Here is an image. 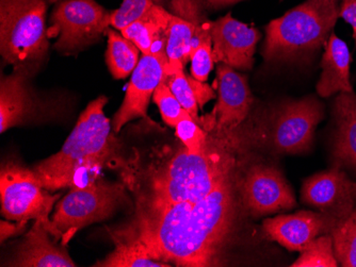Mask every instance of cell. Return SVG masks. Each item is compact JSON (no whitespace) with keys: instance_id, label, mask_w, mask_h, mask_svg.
<instances>
[{"instance_id":"4316f807","label":"cell","mask_w":356,"mask_h":267,"mask_svg":"<svg viewBox=\"0 0 356 267\" xmlns=\"http://www.w3.org/2000/svg\"><path fill=\"white\" fill-rule=\"evenodd\" d=\"M159 6L153 0H123L120 9L110 13V26L121 31L131 24L152 15Z\"/></svg>"},{"instance_id":"4fadbf2b","label":"cell","mask_w":356,"mask_h":267,"mask_svg":"<svg viewBox=\"0 0 356 267\" xmlns=\"http://www.w3.org/2000/svg\"><path fill=\"white\" fill-rule=\"evenodd\" d=\"M338 224L337 219L323 213L300 211L266 219L263 226L268 238L288 250L301 252L320 235L332 233Z\"/></svg>"},{"instance_id":"4dcf8cb0","label":"cell","mask_w":356,"mask_h":267,"mask_svg":"<svg viewBox=\"0 0 356 267\" xmlns=\"http://www.w3.org/2000/svg\"><path fill=\"white\" fill-rule=\"evenodd\" d=\"M203 3L201 0H171V7L177 17L197 26L203 25Z\"/></svg>"},{"instance_id":"cb8c5ba5","label":"cell","mask_w":356,"mask_h":267,"mask_svg":"<svg viewBox=\"0 0 356 267\" xmlns=\"http://www.w3.org/2000/svg\"><path fill=\"white\" fill-rule=\"evenodd\" d=\"M339 265L334 251L333 236L331 233L322 234L309 243L293 267H337Z\"/></svg>"},{"instance_id":"9a60e30c","label":"cell","mask_w":356,"mask_h":267,"mask_svg":"<svg viewBox=\"0 0 356 267\" xmlns=\"http://www.w3.org/2000/svg\"><path fill=\"white\" fill-rule=\"evenodd\" d=\"M234 69L224 63L218 67V101L213 119L220 128H237L247 119L253 105L247 78Z\"/></svg>"},{"instance_id":"f546056e","label":"cell","mask_w":356,"mask_h":267,"mask_svg":"<svg viewBox=\"0 0 356 267\" xmlns=\"http://www.w3.org/2000/svg\"><path fill=\"white\" fill-rule=\"evenodd\" d=\"M154 103L159 107L160 114L163 117V121L170 127L175 128L178 121L187 113L181 107L175 95L172 93L171 89L165 81H161L156 87L153 94Z\"/></svg>"},{"instance_id":"1f68e13d","label":"cell","mask_w":356,"mask_h":267,"mask_svg":"<svg viewBox=\"0 0 356 267\" xmlns=\"http://www.w3.org/2000/svg\"><path fill=\"white\" fill-rule=\"evenodd\" d=\"M188 79H189L190 85H191L192 89H193L194 95H195V98H197L200 107H203L208 101L216 98L215 92L213 91V89L209 85H205L202 81L197 80L195 78L189 77V76H188Z\"/></svg>"},{"instance_id":"52a82bcc","label":"cell","mask_w":356,"mask_h":267,"mask_svg":"<svg viewBox=\"0 0 356 267\" xmlns=\"http://www.w3.org/2000/svg\"><path fill=\"white\" fill-rule=\"evenodd\" d=\"M60 195H51L32 169L15 163L3 164L0 171L1 214L10 221H40L51 231L49 214Z\"/></svg>"},{"instance_id":"e575fe53","label":"cell","mask_w":356,"mask_h":267,"mask_svg":"<svg viewBox=\"0 0 356 267\" xmlns=\"http://www.w3.org/2000/svg\"><path fill=\"white\" fill-rule=\"evenodd\" d=\"M241 0H201V3L208 8L226 7V6L233 5V3H239Z\"/></svg>"},{"instance_id":"ffe728a7","label":"cell","mask_w":356,"mask_h":267,"mask_svg":"<svg viewBox=\"0 0 356 267\" xmlns=\"http://www.w3.org/2000/svg\"><path fill=\"white\" fill-rule=\"evenodd\" d=\"M171 15V13L159 6L149 17L139 19L121 30V35L133 42L142 55H157L169 64L165 53V44Z\"/></svg>"},{"instance_id":"8992f818","label":"cell","mask_w":356,"mask_h":267,"mask_svg":"<svg viewBox=\"0 0 356 267\" xmlns=\"http://www.w3.org/2000/svg\"><path fill=\"white\" fill-rule=\"evenodd\" d=\"M126 199L123 184L104 179H93L83 187H72L56 206L51 235L65 246L79 229L109 218Z\"/></svg>"},{"instance_id":"d6a6232c","label":"cell","mask_w":356,"mask_h":267,"mask_svg":"<svg viewBox=\"0 0 356 267\" xmlns=\"http://www.w3.org/2000/svg\"><path fill=\"white\" fill-rule=\"evenodd\" d=\"M341 17L351 25L356 40V0H341Z\"/></svg>"},{"instance_id":"2e32d148","label":"cell","mask_w":356,"mask_h":267,"mask_svg":"<svg viewBox=\"0 0 356 267\" xmlns=\"http://www.w3.org/2000/svg\"><path fill=\"white\" fill-rule=\"evenodd\" d=\"M51 233L40 221H35L31 230L16 249L13 259L7 266L74 267L76 263L67 251L49 238Z\"/></svg>"},{"instance_id":"6da1fadb","label":"cell","mask_w":356,"mask_h":267,"mask_svg":"<svg viewBox=\"0 0 356 267\" xmlns=\"http://www.w3.org/2000/svg\"><path fill=\"white\" fill-rule=\"evenodd\" d=\"M236 164L197 203L137 214L118 243L178 266H216L237 219L241 179Z\"/></svg>"},{"instance_id":"ac0fdd59","label":"cell","mask_w":356,"mask_h":267,"mask_svg":"<svg viewBox=\"0 0 356 267\" xmlns=\"http://www.w3.org/2000/svg\"><path fill=\"white\" fill-rule=\"evenodd\" d=\"M335 131L332 155L336 166L356 169V95L339 93L334 101Z\"/></svg>"},{"instance_id":"74e56055","label":"cell","mask_w":356,"mask_h":267,"mask_svg":"<svg viewBox=\"0 0 356 267\" xmlns=\"http://www.w3.org/2000/svg\"><path fill=\"white\" fill-rule=\"evenodd\" d=\"M47 1H49V3H59V1H61V0H47Z\"/></svg>"},{"instance_id":"30bf717a","label":"cell","mask_w":356,"mask_h":267,"mask_svg":"<svg viewBox=\"0 0 356 267\" xmlns=\"http://www.w3.org/2000/svg\"><path fill=\"white\" fill-rule=\"evenodd\" d=\"M243 206L253 215H267L289 210L296 199L281 171L268 165L250 167L240 182Z\"/></svg>"},{"instance_id":"7402d4cb","label":"cell","mask_w":356,"mask_h":267,"mask_svg":"<svg viewBox=\"0 0 356 267\" xmlns=\"http://www.w3.org/2000/svg\"><path fill=\"white\" fill-rule=\"evenodd\" d=\"M108 49L106 53L108 69L115 79H124L134 73L139 63V49L137 46L115 33L108 29Z\"/></svg>"},{"instance_id":"603a6c76","label":"cell","mask_w":356,"mask_h":267,"mask_svg":"<svg viewBox=\"0 0 356 267\" xmlns=\"http://www.w3.org/2000/svg\"><path fill=\"white\" fill-rule=\"evenodd\" d=\"M190 61L192 77L205 83L215 63L209 23H204L197 28V33L192 39Z\"/></svg>"},{"instance_id":"7c38bea8","label":"cell","mask_w":356,"mask_h":267,"mask_svg":"<svg viewBox=\"0 0 356 267\" xmlns=\"http://www.w3.org/2000/svg\"><path fill=\"white\" fill-rule=\"evenodd\" d=\"M209 31L215 62L235 69L253 67L256 45L261 40L257 29L236 21L229 13L209 23Z\"/></svg>"},{"instance_id":"8fae6325","label":"cell","mask_w":356,"mask_h":267,"mask_svg":"<svg viewBox=\"0 0 356 267\" xmlns=\"http://www.w3.org/2000/svg\"><path fill=\"white\" fill-rule=\"evenodd\" d=\"M301 196L304 203L339 223L349 218L355 207L354 182L336 165L306 179Z\"/></svg>"},{"instance_id":"8d00e7d4","label":"cell","mask_w":356,"mask_h":267,"mask_svg":"<svg viewBox=\"0 0 356 267\" xmlns=\"http://www.w3.org/2000/svg\"><path fill=\"white\" fill-rule=\"evenodd\" d=\"M154 3H157V5H161V3H163V1L165 0H153Z\"/></svg>"},{"instance_id":"9c48e42d","label":"cell","mask_w":356,"mask_h":267,"mask_svg":"<svg viewBox=\"0 0 356 267\" xmlns=\"http://www.w3.org/2000/svg\"><path fill=\"white\" fill-rule=\"evenodd\" d=\"M325 117V107L313 96L282 105L273 125L274 147L280 153H302L313 146L318 123Z\"/></svg>"},{"instance_id":"d590c367","label":"cell","mask_w":356,"mask_h":267,"mask_svg":"<svg viewBox=\"0 0 356 267\" xmlns=\"http://www.w3.org/2000/svg\"><path fill=\"white\" fill-rule=\"evenodd\" d=\"M354 196H355V207H354L353 212H352L350 218L356 219V182H354Z\"/></svg>"},{"instance_id":"484cf974","label":"cell","mask_w":356,"mask_h":267,"mask_svg":"<svg viewBox=\"0 0 356 267\" xmlns=\"http://www.w3.org/2000/svg\"><path fill=\"white\" fill-rule=\"evenodd\" d=\"M101 267H167L168 263L154 260L133 246L117 243V247L107 258L96 263Z\"/></svg>"},{"instance_id":"7a4b0ae2","label":"cell","mask_w":356,"mask_h":267,"mask_svg":"<svg viewBox=\"0 0 356 267\" xmlns=\"http://www.w3.org/2000/svg\"><path fill=\"white\" fill-rule=\"evenodd\" d=\"M213 133L201 153L179 149L163 164L147 171V189L138 195L137 214L154 212L183 201L197 203L207 196L226 171L237 163V128L224 129L213 119Z\"/></svg>"},{"instance_id":"ba28073f","label":"cell","mask_w":356,"mask_h":267,"mask_svg":"<svg viewBox=\"0 0 356 267\" xmlns=\"http://www.w3.org/2000/svg\"><path fill=\"white\" fill-rule=\"evenodd\" d=\"M110 13L95 0H61L54 8L48 35L58 37L59 53H79L107 31Z\"/></svg>"},{"instance_id":"836d02e7","label":"cell","mask_w":356,"mask_h":267,"mask_svg":"<svg viewBox=\"0 0 356 267\" xmlns=\"http://www.w3.org/2000/svg\"><path fill=\"white\" fill-rule=\"evenodd\" d=\"M26 225H27V221L15 223V224L1 221L0 222V241H1V243L5 242L6 240L11 238L13 235H17L23 232L25 230Z\"/></svg>"},{"instance_id":"e0dca14e","label":"cell","mask_w":356,"mask_h":267,"mask_svg":"<svg viewBox=\"0 0 356 267\" xmlns=\"http://www.w3.org/2000/svg\"><path fill=\"white\" fill-rule=\"evenodd\" d=\"M28 76L19 71L1 78L0 83V131L25 123L37 107L35 94L28 85Z\"/></svg>"},{"instance_id":"277c9868","label":"cell","mask_w":356,"mask_h":267,"mask_svg":"<svg viewBox=\"0 0 356 267\" xmlns=\"http://www.w3.org/2000/svg\"><path fill=\"white\" fill-rule=\"evenodd\" d=\"M341 17L338 0H306L266 27L268 62L306 60L321 49Z\"/></svg>"},{"instance_id":"d4e9b609","label":"cell","mask_w":356,"mask_h":267,"mask_svg":"<svg viewBox=\"0 0 356 267\" xmlns=\"http://www.w3.org/2000/svg\"><path fill=\"white\" fill-rule=\"evenodd\" d=\"M334 251L343 267H356V219L348 218L332 231Z\"/></svg>"},{"instance_id":"44dd1931","label":"cell","mask_w":356,"mask_h":267,"mask_svg":"<svg viewBox=\"0 0 356 267\" xmlns=\"http://www.w3.org/2000/svg\"><path fill=\"white\" fill-rule=\"evenodd\" d=\"M199 27L191 21L172 14L167 29L165 53L169 64L165 71V78L173 75L178 69H184L190 61L192 39Z\"/></svg>"},{"instance_id":"5b68a950","label":"cell","mask_w":356,"mask_h":267,"mask_svg":"<svg viewBox=\"0 0 356 267\" xmlns=\"http://www.w3.org/2000/svg\"><path fill=\"white\" fill-rule=\"evenodd\" d=\"M46 11L47 0H0V53L28 77L47 55Z\"/></svg>"},{"instance_id":"f1b7e54d","label":"cell","mask_w":356,"mask_h":267,"mask_svg":"<svg viewBox=\"0 0 356 267\" xmlns=\"http://www.w3.org/2000/svg\"><path fill=\"white\" fill-rule=\"evenodd\" d=\"M176 137L183 143L188 153H201L207 144L208 132L197 125L193 117L186 113L175 127Z\"/></svg>"},{"instance_id":"5bb4252c","label":"cell","mask_w":356,"mask_h":267,"mask_svg":"<svg viewBox=\"0 0 356 267\" xmlns=\"http://www.w3.org/2000/svg\"><path fill=\"white\" fill-rule=\"evenodd\" d=\"M168 64L157 55H142L126 89L125 98L113 117V130L120 132L128 121L147 117V110L156 87L165 78Z\"/></svg>"},{"instance_id":"d6986e66","label":"cell","mask_w":356,"mask_h":267,"mask_svg":"<svg viewBox=\"0 0 356 267\" xmlns=\"http://www.w3.org/2000/svg\"><path fill=\"white\" fill-rule=\"evenodd\" d=\"M351 53L347 44L332 33L325 44L322 57V73L317 83V92L321 97H330L334 94L353 92L350 83Z\"/></svg>"},{"instance_id":"3957f363","label":"cell","mask_w":356,"mask_h":267,"mask_svg":"<svg viewBox=\"0 0 356 267\" xmlns=\"http://www.w3.org/2000/svg\"><path fill=\"white\" fill-rule=\"evenodd\" d=\"M107 101L105 96L91 101L62 148L32 169L46 190L76 187L81 173L102 166L115 155L119 143L104 113Z\"/></svg>"},{"instance_id":"83f0119b","label":"cell","mask_w":356,"mask_h":267,"mask_svg":"<svg viewBox=\"0 0 356 267\" xmlns=\"http://www.w3.org/2000/svg\"><path fill=\"white\" fill-rule=\"evenodd\" d=\"M175 95L181 107L193 117L194 121L200 123L199 103H197L193 89L190 85L188 75L184 73V69H178L173 75L168 76L163 79Z\"/></svg>"},{"instance_id":"f35d334b","label":"cell","mask_w":356,"mask_h":267,"mask_svg":"<svg viewBox=\"0 0 356 267\" xmlns=\"http://www.w3.org/2000/svg\"><path fill=\"white\" fill-rule=\"evenodd\" d=\"M338 1H341V0H338Z\"/></svg>"}]
</instances>
